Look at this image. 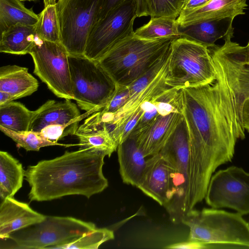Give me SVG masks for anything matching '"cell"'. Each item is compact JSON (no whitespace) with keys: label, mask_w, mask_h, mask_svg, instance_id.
Instances as JSON below:
<instances>
[{"label":"cell","mask_w":249,"mask_h":249,"mask_svg":"<svg viewBox=\"0 0 249 249\" xmlns=\"http://www.w3.org/2000/svg\"><path fill=\"white\" fill-rule=\"evenodd\" d=\"M181 93L189 139L190 190L202 197L216 169L231 161L245 130L228 87L217 74L212 82L183 88Z\"/></svg>","instance_id":"6da1fadb"},{"label":"cell","mask_w":249,"mask_h":249,"mask_svg":"<svg viewBox=\"0 0 249 249\" xmlns=\"http://www.w3.org/2000/svg\"><path fill=\"white\" fill-rule=\"evenodd\" d=\"M104 153L89 149L69 152L54 159L39 161L25 170L31 201H45L69 195L89 198L108 185L104 175Z\"/></svg>","instance_id":"7a4b0ae2"},{"label":"cell","mask_w":249,"mask_h":249,"mask_svg":"<svg viewBox=\"0 0 249 249\" xmlns=\"http://www.w3.org/2000/svg\"><path fill=\"white\" fill-rule=\"evenodd\" d=\"M175 38L145 40L133 35L114 46L97 61L117 86H128L162 58Z\"/></svg>","instance_id":"3957f363"},{"label":"cell","mask_w":249,"mask_h":249,"mask_svg":"<svg viewBox=\"0 0 249 249\" xmlns=\"http://www.w3.org/2000/svg\"><path fill=\"white\" fill-rule=\"evenodd\" d=\"M181 223L189 229L188 240L210 245L236 246L249 248V223L238 213L214 208L194 209Z\"/></svg>","instance_id":"277c9868"},{"label":"cell","mask_w":249,"mask_h":249,"mask_svg":"<svg viewBox=\"0 0 249 249\" xmlns=\"http://www.w3.org/2000/svg\"><path fill=\"white\" fill-rule=\"evenodd\" d=\"M216 73L209 48L180 37L171 42L165 82L181 89L205 85L216 79Z\"/></svg>","instance_id":"5b68a950"},{"label":"cell","mask_w":249,"mask_h":249,"mask_svg":"<svg viewBox=\"0 0 249 249\" xmlns=\"http://www.w3.org/2000/svg\"><path fill=\"white\" fill-rule=\"evenodd\" d=\"M159 153L167 162L171 178L168 201L164 207L172 222L181 223L189 212L190 178L189 139L184 118Z\"/></svg>","instance_id":"8992f818"},{"label":"cell","mask_w":249,"mask_h":249,"mask_svg":"<svg viewBox=\"0 0 249 249\" xmlns=\"http://www.w3.org/2000/svg\"><path fill=\"white\" fill-rule=\"evenodd\" d=\"M95 228L93 223L74 217L46 215L42 222L15 231L6 239L11 241L10 249H56Z\"/></svg>","instance_id":"52a82bcc"},{"label":"cell","mask_w":249,"mask_h":249,"mask_svg":"<svg viewBox=\"0 0 249 249\" xmlns=\"http://www.w3.org/2000/svg\"><path fill=\"white\" fill-rule=\"evenodd\" d=\"M69 61L73 100L86 112L100 110L115 91V83L97 61L69 55Z\"/></svg>","instance_id":"ba28073f"},{"label":"cell","mask_w":249,"mask_h":249,"mask_svg":"<svg viewBox=\"0 0 249 249\" xmlns=\"http://www.w3.org/2000/svg\"><path fill=\"white\" fill-rule=\"evenodd\" d=\"M103 0H58L60 43L69 55H84L88 38L98 20Z\"/></svg>","instance_id":"9c48e42d"},{"label":"cell","mask_w":249,"mask_h":249,"mask_svg":"<svg viewBox=\"0 0 249 249\" xmlns=\"http://www.w3.org/2000/svg\"><path fill=\"white\" fill-rule=\"evenodd\" d=\"M228 36L221 46L208 48L216 74L228 87L237 117L242 124L245 101L249 98V58L248 46H241Z\"/></svg>","instance_id":"30bf717a"},{"label":"cell","mask_w":249,"mask_h":249,"mask_svg":"<svg viewBox=\"0 0 249 249\" xmlns=\"http://www.w3.org/2000/svg\"><path fill=\"white\" fill-rule=\"evenodd\" d=\"M137 17L135 0H124L94 25L89 34L84 55L98 61L118 43L134 34Z\"/></svg>","instance_id":"8fae6325"},{"label":"cell","mask_w":249,"mask_h":249,"mask_svg":"<svg viewBox=\"0 0 249 249\" xmlns=\"http://www.w3.org/2000/svg\"><path fill=\"white\" fill-rule=\"evenodd\" d=\"M29 54L34 64V72L56 96L73 100L69 54L60 43L37 37Z\"/></svg>","instance_id":"7c38bea8"},{"label":"cell","mask_w":249,"mask_h":249,"mask_svg":"<svg viewBox=\"0 0 249 249\" xmlns=\"http://www.w3.org/2000/svg\"><path fill=\"white\" fill-rule=\"evenodd\" d=\"M204 199L213 208L249 214V173L235 166L219 170L212 176Z\"/></svg>","instance_id":"4fadbf2b"},{"label":"cell","mask_w":249,"mask_h":249,"mask_svg":"<svg viewBox=\"0 0 249 249\" xmlns=\"http://www.w3.org/2000/svg\"><path fill=\"white\" fill-rule=\"evenodd\" d=\"M170 186V169L165 159L159 153L150 156L136 187L164 207L168 201Z\"/></svg>","instance_id":"5bb4252c"},{"label":"cell","mask_w":249,"mask_h":249,"mask_svg":"<svg viewBox=\"0 0 249 249\" xmlns=\"http://www.w3.org/2000/svg\"><path fill=\"white\" fill-rule=\"evenodd\" d=\"M99 110L93 109L81 115L76 104L71 100L66 99L63 102L49 100L35 110L29 131L38 133L49 125L70 124L81 121Z\"/></svg>","instance_id":"9a60e30c"},{"label":"cell","mask_w":249,"mask_h":249,"mask_svg":"<svg viewBox=\"0 0 249 249\" xmlns=\"http://www.w3.org/2000/svg\"><path fill=\"white\" fill-rule=\"evenodd\" d=\"M46 216L26 203L7 197L0 205V238L6 239L15 231L42 222Z\"/></svg>","instance_id":"2e32d148"},{"label":"cell","mask_w":249,"mask_h":249,"mask_svg":"<svg viewBox=\"0 0 249 249\" xmlns=\"http://www.w3.org/2000/svg\"><path fill=\"white\" fill-rule=\"evenodd\" d=\"M183 118L180 111L161 114L148 129L134 137L138 146L146 157L160 152Z\"/></svg>","instance_id":"e0dca14e"},{"label":"cell","mask_w":249,"mask_h":249,"mask_svg":"<svg viewBox=\"0 0 249 249\" xmlns=\"http://www.w3.org/2000/svg\"><path fill=\"white\" fill-rule=\"evenodd\" d=\"M234 18H225L203 20L178 27L180 37L196 41L208 48L215 46L218 39L233 36Z\"/></svg>","instance_id":"ac0fdd59"},{"label":"cell","mask_w":249,"mask_h":249,"mask_svg":"<svg viewBox=\"0 0 249 249\" xmlns=\"http://www.w3.org/2000/svg\"><path fill=\"white\" fill-rule=\"evenodd\" d=\"M247 6V0H211L196 10L179 16L177 20L179 25L185 26L205 20L234 18L245 14Z\"/></svg>","instance_id":"d6986e66"},{"label":"cell","mask_w":249,"mask_h":249,"mask_svg":"<svg viewBox=\"0 0 249 249\" xmlns=\"http://www.w3.org/2000/svg\"><path fill=\"white\" fill-rule=\"evenodd\" d=\"M119 172L124 183L137 186L144 172L146 157L135 138L129 136L117 149Z\"/></svg>","instance_id":"ffe728a7"},{"label":"cell","mask_w":249,"mask_h":249,"mask_svg":"<svg viewBox=\"0 0 249 249\" xmlns=\"http://www.w3.org/2000/svg\"><path fill=\"white\" fill-rule=\"evenodd\" d=\"M38 86L27 68L8 65L0 68V91L12 94L16 99L32 94Z\"/></svg>","instance_id":"44dd1931"},{"label":"cell","mask_w":249,"mask_h":249,"mask_svg":"<svg viewBox=\"0 0 249 249\" xmlns=\"http://www.w3.org/2000/svg\"><path fill=\"white\" fill-rule=\"evenodd\" d=\"M37 37L36 25H12L1 33L0 52L17 55L29 53Z\"/></svg>","instance_id":"7402d4cb"},{"label":"cell","mask_w":249,"mask_h":249,"mask_svg":"<svg viewBox=\"0 0 249 249\" xmlns=\"http://www.w3.org/2000/svg\"><path fill=\"white\" fill-rule=\"evenodd\" d=\"M25 170L22 163L6 151H0V197H13L22 187Z\"/></svg>","instance_id":"603a6c76"},{"label":"cell","mask_w":249,"mask_h":249,"mask_svg":"<svg viewBox=\"0 0 249 249\" xmlns=\"http://www.w3.org/2000/svg\"><path fill=\"white\" fill-rule=\"evenodd\" d=\"M79 141V149H89L104 153L110 157L117 151L118 144L106 130L80 125L75 135Z\"/></svg>","instance_id":"cb8c5ba5"},{"label":"cell","mask_w":249,"mask_h":249,"mask_svg":"<svg viewBox=\"0 0 249 249\" xmlns=\"http://www.w3.org/2000/svg\"><path fill=\"white\" fill-rule=\"evenodd\" d=\"M38 18V15L25 7L20 0H0L1 33L18 23L36 25Z\"/></svg>","instance_id":"d4e9b609"},{"label":"cell","mask_w":249,"mask_h":249,"mask_svg":"<svg viewBox=\"0 0 249 249\" xmlns=\"http://www.w3.org/2000/svg\"><path fill=\"white\" fill-rule=\"evenodd\" d=\"M34 113L19 102L0 106V126L16 132L29 131Z\"/></svg>","instance_id":"484cf974"},{"label":"cell","mask_w":249,"mask_h":249,"mask_svg":"<svg viewBox=\"0 0 249 249\" xmlns=\"http://www.w3.org/2000/svg\"><path fill=\"white\" fill-rule=\"evenodd\" d=\"M177 19L167 17L151 18L149 21L137 29L133 35L141 39L155 40L180 37Z\"/></svg>","instance_id":"4316f807"},{"label":"cell","mask_w":249,"mask_h":249,"mask_svg":"<svg viewBox=\"0 0 249 249\" xmlns=\"http://www.w3.org/2000/svg\"><path fill=\"white\" fill-rule=\"evenodd\" d=\"M44 8L38 15L37 36L41 39L60 42V28L56 0H44Z\"/></svg>","instance_id":"83f0119b"},{"label":"cell","mask_w":249,"mask_h":249,"mask_svg":"<svg viewBox=\"0 0 249 249\" xmlns=\"http://www.w3.org/2000/svg\"><path fill=\"white\" fill-rule=\"evenodd\" d=\"M0 129L5 135L12 139L19 147L27 151H38L41 148L48 146L60 145L67 147L73 145L51 141L32 131L16 132L1 126H0Z\"/></svg>","instance_id":"f1b7e54d"},{"label":"cell","mask_w":249,"mask_h":249,"mask_svg":"<svg viewBox=\"0 0 249 249\" xmlns=\"http://www.w3.org/2000/svg\"><path fill=\"white\" fill-rule=\"evenodd\" d=\"M114 238L113 231L106 228H95L74 241L56 249H97L103 243Z\"/></svg>","instance_id":"f546056e"},{"label":"cell","mask_w":249,"mask_h":249,"mask_svg":"<svg viewBox=\"0 0 249 249\" xmlns=\"http://www.w3.org/2000/svg\"><path fill=\"white\" fill-rule=\"evenodd\" d=\"M184 0H147L151 18L167 17L177 19Z\"/></svg>","instance_id":"4dcf8cb0"},{"label":"cell","mask_w":249,"mask_h":249,"mask_svg":"<svg viewBox=\"0 0 249 249\" xmlns=\"http://www.w3.org/2000/svg\"><path fill=\"white\" fill-rule=\"evenodd\" d=\"M80 121L68 124H53L43 128L37 133L43 138L54 142L68 135H74Z\"/></svg>","instance_id":"1f68e13d"},{"label":"cell","mask_w":249,"mask_h":249,"mask_svg":"<svg viewBox=\"0 0 249 249\" xmlns=\"http://www.w3.org/2000/svg\"><path fill=\"white\" fill-rule=\"evenodd\" d=\"M129 86H117L115 91L107 105L100 111L103 113L114 114L130 97Z\"/></svg>","instance_id":"d6a6232c"},{"label":"cell","mask_w":249,"mask_h":249,"mask_svg":"<svg viewBox=\"0 0 249 249\" xmlns=\"http://www.w3.org/2000/svg\"><path fill=\"white\" fill-rule=\"evenodd\" d=\"M124 0H103L98 20L105 17L111 10ZM137 6V17L150 15L147 0H135Z\"/></svg>","instance_id":"836d02e7"},{"label":"cell","mask_w":249,"mask_h":249,"mask_svg":"<svg viewBox=\"0 0 249 249\" xmlns=\"http://www.w3.org/2000/svg\"><path fill=\"white\" fill-rule=\"evenodd\" d=\"M165 248L171 249H196L208 248L206 245L202 243L188 240L187 241L168 245Z\"/></svg>","instance_id":"e575fe53"},{"label":"cell","mask_w":249,"mask_h":249,"mask_svg":"<svg viewBox=\"0 0 249 249\" xmlns=\"http://www.w3.org/2000/svg\"><path fill=\"white\" fill-rule=\"evenodd\" d=\"M211 0H184V4L179 16L187 14L196 10L209 2Z\"/></svg>","instance_id":"d590c367"},{"label":"cell","mask_w":249,"mask_h":249,"mask_svg":"<svg viewBox=\"0 0 249 249\" xmlns=\"http://www.w3.org/2000/svg\"><path fill=\"white\" fill-rule=\"evenodd\" d=\"M242 120L244 128L249 132V98L247 99L243 104Z\"/></svg>","instance_id":"8d00e7d4"},{"label":"cell","mask_w":249,"mask_h":249,"mask_svg":"<svg viewBox=\"0 0 249 249\" xmlns=\"http://www.w3.org/2000/svg\"><path fill=\"white\" fill-rule=\"evenodd\" d=\"M15 100H16V98L12 94L0 91V106L7 104Z\"/></svg>","instance_id":"74e56055"},{"label":"cell","mask_w":249,"mask_h":249,"mask_svg":"<svg viewBox=\"0 0 249 249\" xmlns=\"http://www.w3.org/2000/svg\"><path fill=\"white\" fill-rule=\"evenodd\" d=\"M247 46L248 47V51H249V41L247 44Z\"/></svg>","instance_id":"f35d334b"},{"label":"cell","mask_w":249,"mask_h":249,"mask_svg":"<svg viewBox=\"0 0 249 249\" xmlns=\"http://www.w3.org/2000/svg\"><path fill=\"white\" fill-rule=\"evenodd\" d=\"M21 1H33L35 0H20Z\"/></svg>","instance_id":"ab89813d"}]
</instances>
